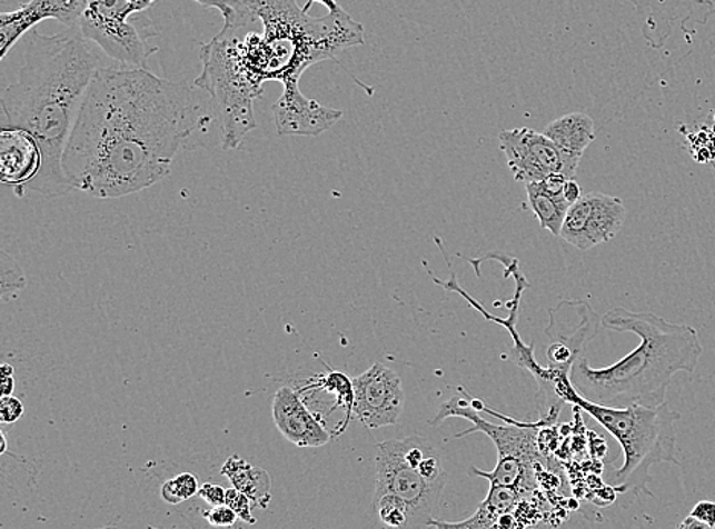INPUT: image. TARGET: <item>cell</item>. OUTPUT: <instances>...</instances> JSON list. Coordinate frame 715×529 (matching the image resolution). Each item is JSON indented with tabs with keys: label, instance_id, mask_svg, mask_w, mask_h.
Instances as JSON below:
<instances>
[{
	"label": "cell",
	"instance_id": "10",
	"mask_svg": "<svg viewBox=\"0 0 715 529\" xmlns=\"http://www.w3.org/2000/svg\"><path fill=\"white\" fill-rule=\"evenodd\" d=\"M352 417L368 429L397 425L405 409V389L397 372L384 363H374L352 379Z\"/></svg>",
	"mask_w": 715,
	"mask_h": 529
},
{
	"label": "cell",
	"instance_id": "33",
	"mask_svg": "<svg viewBox=\"0 0 715 529\" xmlns=\"http://www.w3.org/2000/svg\"><path fill=\"white\" fill-rule=\"evenodd\" d=\"M14 388V376H2V396H12Z\"/></svg>",
	"mask_w": 715,
	"mask_h": 529
},
{
	"label": "cell",
	"instance_id": "12",
	"mask_svg": "<svg viewBox=\"0 0 715 529\" xmlns=\"http://www.w3.org/2000/svg\"><path fill=\"white\" fill-rule=\"evenodd\" d=\"M450 417H463L474 422L475 428L466 430L463 435L483 432L495 442L499 458H517L534 466L537 461L536 429L526 428H503V426L490 425L478 416L474 408L466 401L451 399L449 403L443 405L438 416L430 422L437 426L438 422ZM459 435V437H463Z\"/></svg>",
	"mask_w": 715,
	"mask_h": 529
},
{
	"label": "cell",
	"instance_id": "16",
	"mask_svg": "<svg viewBox=\"0 0 715 529\" xmlns=\"http://www.w3.org/2000/svg\"><path fill=\"white\" fill-rule=\"evenodd\" d=\"M42 149L37 139L22 129L0 130V179L22 197L42 168Z\"/></svg>",
	"mask_w": 715,
	"mask_h": 529
},
{
	"label": "cell",
	"instance_id": "3",
	"mask_svg": "<svg viewBox=\"0 0 715 529\" xmlns=\"http://www.w3.org/2000/svg\"><path fill=\"white\" fill-rule=\"evenodd\" d=\"M607 330L638 336L640 343L618 362L592 368L579 357L570 385L583 399L609 408L659 406L667 400L673 377L693 375L704 355L701 336L688 323L669 322L655 313L616 307L602 318Z\"/></svg>",
	"mask_w": 715,
	"mask_h": 529
},
{
	"label": "cell",
	"instance_id": "21",
	"mask_svg": "<svg viewBox=\"0 0 715 529\" xmlns=\"http://www.w3.org/2000/svg\"><path fill=\"white\" fill-rule=\"evenodd\" d=\"M319 387L336 397V408L347 411V417H345V428H347L352 418V401H355L352 379H349L344 372L331 371L327 376L319 377Z\"/></svg>",
	"mask_w": 715,
	"mask_h": 529
},
{
	"label": "cell",
	"instance_id": "17",
	"mask_svg": "<svg viewBox=\"0 0 715 529\" xmlns=\"http://www.w3.org/2000/svg\"><path fill=\"white\" fill-rule=\"evenodd\" d=\"M568 180L565 174L557 173L538 182L525 183L528 204L536 214L538 223L556 237H560L563 221L570 207L563 194Z\"/></svg>",
	"mask_w": 715,
	"mask_h": 529
},
{
	"label": "cell",
	"instance_id": "11",
	"mask_svg": "<svg viewBox=\"0 0 715 529\" xmlns=\"http://www.w3.org/2000/svg\"><path fill=\"white\" fill-rule=\"evenodd\" d=\"M88 0H30L19 10L0 16V57L30 32L37 23L47 19L59 20L68 30H78L81 14Z\"/></svg>",
	"mask_w": 715,
	"mask_h": 529
},
{
	"label": "cell",
	"instance_id": "8",
	"mask_svg": "<svg viewBox=\"0 0 715 529\" xmlns=\"http://www.w3.org/2000/svg\"><path fill=\"white\" fill-rule=\"evenodd\" d=\"M499 147L517 182H538L557 173L574 179L582 161V156L562 150L545 133L528 127L500 131Z\"/></svg>",
	"mask_w": 715,
	"mask_h": 529
},
{
	"label": "cell",
	"instance_id": "7",
	"mask_svg": "<svg viewBox=\"0 0 715 529\" xmlns=\"http://www.w3.org/2000/svg\"><path fill=\"white\" fill-rule=\"evenodd\" d=\"M156 0H88L78 30L110 59L129 68L148 69V61L159 51L153 43L159 31L146 11ZM205 8H216L224 18L234 0H195Z\"/></svg>",
	"mask_w": 715,
	"mask_h": 529
},
{
	"label": "cell",
	"instance_id": "2",
	"mask_svg": "<svg viewBox=\"0 0 715 529\" xmlns=\"http://www.w3.org/2000/svg\"><path fill=\"white\" fill-rule=\"evenodd\" d=\"M80 30L27 36L18 80L3 90L2 129L31 133L42 149V168L27 191L57 197L73 191L64 178L63 154L101 56Z\"/></svg>",
	"mask_w": 715,
	"mask_h": 529
},
{
	"label": "cell",
	"instance_id": "1",
	"mask_svg": "<svg viewBox=\"0 0 715 529\" xmlns=\"http://www.w3.org/2000/svg\"><path fill=\"white\" fill-rule=\"evenodd\" d=\"M212 119L187 80L101 66L66 146L64 178L72 190L98 199L147 190L167 178L183 143Z\"/></svg>",
	"mask_w": 715,
	"mask_h": 529
},
{
	"label": "cell",
	"instance_id": "4",
	"mask_svg": "<svg viewBox=\"0 0 715 529\" xmlns=\"http://www.w3.org/2000/svg\"><path fill=\"white\" fill-rule=\"evenodd\" d=\"M262 24L269 81L298 89L311 64L335 60L345 49L364 44V27L347 11L314 19L296 0H246Z\"/></svg>",
	"mask_w": 715,
	"mask_h": 529
},
{
	"label": "cell",
	"instance_id": "13",
	"mask_svg": "<svg viewBox=\"0 0 715 529\" xmlns=\"http://www.w3.org/2000/svg\"><path fill=\"white\" fill-rule=\"evenodd\" d=\"M272 110L275 126L281 137H319L344 117L342 110L327 108L310 100L301 89L285 90Z\"/></svg>",
	"mask_w": 715,
	"mask_h": 529
},
{
	"label": "cell",
	"instance_id": "35",
	"mask_svg": "<svg viewBox=\"0 0 715 529\" xmlns=\"http://www.w3.org/2000/svg\"><path fill=\"white\" fill-rule=\"evenodd\" d=\"M0 438H2V449H0V453H6V452H7L8 442H7L6 432H3V430H0Z\"/></svg>",
	"mask_w": 715,
	"mask_h": 529
},
{
	"label": "cell",
	"instance_id": "24",
	"mask_svg": "<svg viewBox=\"0 0 715 529\" xmlns=\"http://www.w3.org/2000/svg\"><path fill=\"white\" fill-rule=\"evenodd\" d=\"M27 287V278L19 268L14 258L8 256L6 250H2V298L7 301L8 295L18 292V290Z\"/></svg>",
	"mask_w": 715,
	"mask_h": 529
},
{
	"label": "cell",
	"instance_id": "34",
	"mask_svg": "<svg viewBox=\"0 0 715 529\" xmlns=\"http://www.w3.org/2000/svg\"><path fill=\"white\" fill-rule=\"evenodd\" d=\"M0 372H2V376H14V368L10 363H3L0 367Z\"/></svg>",
	"mask_w": 715,
	"mask_h": 529
},
{
	"label": "cell",
	"instance_id": "20",
	"mask_svg": "<svg viewBox=\"0 0 715 529\" xmlns=\"http://www.w3.org/2000/svg\"><path fill=\"white\" fill-rule=\"evenodd\" d=\"M544 133L570 154L583 156L595 141L594 119L586 113H568L549 122Z\"/></svg>",
	"mask_w": 715,
	"mask_h": 529
},
{
	"label": "cell",
	"instance_id": "25",
	"mask_svg": "<svg viewBox=\"0 0 715 529\" xmlns=\"http://www.w3.org/2000/svg\"><path fill=\"white\" fill-rule=\"evenodd\" d=\"M226 506L231 507L237 512L238 519L241 522L255 525L257 519L252 516V500L245 493H241L237 488H229L226 490Z\"/></svg>",
	"mask_w": 715,
	"mask_h": 529
},
{
	"label": "cell",
	"instance_id": "31",
	"mask_svg": "<svg viewBox=\"0 0 715 529\" xmlns=\"http://www.w3.org/2000/svg\"><path fill=\"white\" fill-rule=\"evenodd\" d=\"M316 2L320 3V6L327 7L330 12L344 11V8H340L336 0H308L306 7H304V11H310V8L314 7V3Z\"/></svg>",
	"mask_w": 715,
	"mask_h": 529
},
{
	"label": "cell",
	"instance_id": "15",
	"mask_svg": "<svg viewBox=\"0 0 715 529\" xmlns=\"http://www.w3.org/2000/svg\"><path fill=\"white\" fill-rule=\"evenodd\" d=\"M602 318L586 299H563L549 310V323L545 328L550 343L568 347L579 359L590 340L597 338Z\"/></svg>",
	"mask_w": 715,
	"mask_h": 529
},
{
	"label": "cell",
	"instance_id": "30",
	"mask_svg": "<svg viewBox=\"0 0 715 529\" xmlns=\"http://www.w3.org/2000/svg\"><path fill=\"white\" fill-rule=\"evenodd\" d=\"M563 194H565L566 200H568V202L573 204L574 202H577L579 197L583 196V192L582 188H579V184L575 182L574 179H569L565 184V191H563Z\"/></svg>",
	"mask_w": 715,
	"mask_h": 529
},
{
	"label": "cell",
	"instance_id": "6",
	"mask_svg": "<svg viewBox=\"0 0 715 529\" xmlns=\"http://www.w3.org/2000/svg\"><path fill=\"white\" fill-rule=\"evenodd\" d=\"M376 491L405 503L409 528H429L447 483L441 455L427 438L413 433L377 447Z\"/></svg>",
	"mask_w": 715,
	"mask_h": 529
},
{
	"label": "cell",
	"instance_id": "28",
	"mask_svg": "<svg viewBox=\"0 0 715 529\" xmlns=\"http://www.w3.org/2000/svg\"><path fill=\"white\" fill-rule=\"evenodd\" d=\"M199 496L208 506L217 507L226 503V488L217 483H203L199 488Z\"/></svg>",
	"mask_w": 715,
	"mask_h": 529
},
{
	"label": "cell",
	"instance_id": "32",
	"mask_svg": "<svg viewBox=\"0 0 715 529\" xmlns=\"http://www.w3.org/2000/svg\"><path fill=\"white\" fill-rule=\"evenodd\" d=\"M677 528H681V529H685V528H688V529L706 528V529H708V527H706V525L704 522H701V520H698L696 518H693L692 515H689L688 518H686L684 520V522L677 525Z\"/></svg>",
	"mask_w": 715,
	"mask_h": 529
},
{
	"label": "cell",
	"instance_id": "18",
	"mask_svg": "<svg viewBox=\"0 0 715 529\" xmlns=\"http://www.w3.org/2000/svg\"><path fill=\"white\" fill-rule=\"evenodd\" d=\"M221 475L229 479L234 488L248 496L255 507H269L272 500V479L269 471L250 466L240 455H232L221 467Z\"/></svg>",
	"mask_w": 715,
	"mask_h": 529
},
{
	"label": "cell",
	"instance_id": "14",
	"mask_svg": "<svg viewBox=\"0 0 715 529\" xmlns=\"http://www.w3.org/2000/svg\"><path fill=\"white\" fill-rule=\"evenodd\" d=\"M272 417L278 432L298 447H322L331 441L326 426L310 412L301 393L290 387L279 388L272 401Z\"/></svg>",
	"mask_w": 715,
	"mask_h": 529
},
{
	"label": "cell",
	"instance_id": "19",
	"mask_svg": "<svg viewBox=\"0 0 715 529\" xmlns=\"http://www.w3.org/2000/svg\"><path fill=\"white\" fill-rule=\"evenodd\" d=\"M522 491L517 488L490 486L487 498L478 507V511L470 519L464 522H441L431 520L429 527L435 528H496L497 520L504 515L513 511L522 498Z\"/></svg>",
	"mask_w": 715,
	"mask_h": 529
},
{
	"label": "cell",
	"instance_id": "29",
	"mask_svg": "<svg viewBox=\"0 0 715 529\" xmlns=\"http://www.w3.org/2000/svg\"><path fill=\"white\" fill-rule=\"evenodd\" d=\"M692 516L704 522L708 529L715 528V502L713 500H701L693 508Z\"/></svg>",
	"mask_w": 715,
	"mask_h": 529
},
{
	"label": "cell",
	"instance_id": "26",
	"mask_svg": "<svg viewBox=\"0 0 715 529\" xmlns=\"http://www.w3.org/2000/svg\"><path fill=\"white\" fill-rule=\"evenodd\" d=\"M201 516H203L212 527L219 528L234 527L237 520H240L238 519L237 512L234 511L231 507L226 506V503L225 506L213 507L211 511H203Z\"/></svg>",
	"mask_w": 715,
	"mask_h": 529
},
{
	"label": "cell",
	"instance_id": "5",
	"mask_svg": "<svg viewBox=\"0 0 715 529\" xmlns=\"http://www.w3.org/2000/svg\"><path fill=\"white\" fill-rule=\"evenodd\" d=\"M562 399L589 413L618 441L624 455V465L614 473V490L618 493L652 495L648 490L652 467L661 462L679 466L676 422L681 413L673 411L667 401L653 408L639 405L609 408L583 399L573 387Z\"/></svg>",
	"mask_w": 715,
	"mask_h": 529
},
{
	"label": "cell",
	"instance_id": "9",
	"mask_svg": "<svg viewBox=\"0 0 715 529\" xmlns=\"http://www.w3.org/2000/svg\"><path fill=\"white\" fill-rule=\"evenodd\" d=\"M626 219V204L619 197L587 192L570 204L563 221L560 238L586 252L614 240Z\"/></svg>",
	"mask_w": 715,
	"mask_h": 529
},
{
	"label": "cell",
	"instance_id": "22",
	"mask_svg": "<svg viewBox=\"0 0 715 529\" xmlns=\"http://www.w3.org/2000/svg\"><path fill=\"white\" fill-rule=\"evenodd\" d=\"M373 511L385 527L409 528L408 508L394 496H374Z\"/></svg>",
	"mask_w": 715,
	"mask_h": 529
},
{
	"label": "cell",
	"instance_id": "27",
	"mask_svg": "<svg viewBox=\"0 0 715 529\" xmlns=\"http://www.w3.org/2000/svg\"><path fill=\"white\" fill-rule=\"evenodd\" d=\"M24 408L18 397L3 396L0 400V421L3 425H12L23 416Z\"/></svg>",
	"mask_w": 715,
	"mask_h": 529
},
{
	"label": "cell",
	"instance_id": "23",
	"mask_svg": "<svg viewBox=\"0 0 715 529\" xmlns=\"http://www.w3.org/2000/svg\"><path fill=\"white\" fill-rule=\"evenodd\" d=\"M160 495L170 506H179L192 496L199 495V481L195 475L180 473L176 478L168 479L160 488Z\"/></svg>",
	"mask_w": 715,
	"mask_h": 529
}]
</instances>
